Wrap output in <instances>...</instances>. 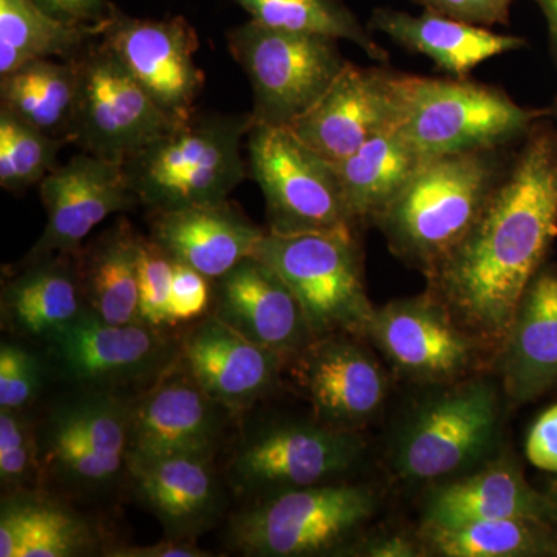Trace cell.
<instances>
[{
  "label": "cell",
  "instance_id": "obj_1",
  "mask_svg": "<svg viewBox=\"0 0 557 557\" xmlns=\"http://www.w3.org/2000/svg\"><path fill=\"white\" fill-rule=\"evenodd\" d=\"M547 119L520 143L474 225L426 276L428 292L480 343L502 346L557 237V127Z\"/></svg>",
  "mask_w": 557,
  "mask_h": 557
},
{
  "label": "cell",
  "instance_id": "obj_2",
  "mask_svg": "<svg viewBox=\"0 0 557 557\" xmlns=\"http://www.w3.org/2000/svg\"><path fill=\"white\" fill-rule=\"evenodd\" d=\"M518 148L424 160L375 220L388 249L428 276L474 225Z\"/></svg>",
  "mask_w": 557,
  "mask_h": 557
},
{
  "label": "cell",
  "instance_id": "obj_3",
  "mask_svg": "<svg viewBox=\"0 0 557 557\" xmlns=\"http://www.w3.org/2000/svg\"><path fill=\"white\" fill-rule=\"evenodd\" d=\"M251 112L197 113L124 163L138 203L152 212L220 203L248 177L242 143Z\"/></svg>",
  "mask_w": 557,
  "mask_h": 557
},
{
  "label": "cell",
  "instance_id": "obj_4",
  "mask_svg": "<svg viewBox=\"0 0 557 557\" xmlns=\"http://www.w3.org/2000/svg\"><path fill=\"white\" fill-rule=\"evenodd\" d=\"M548 109L523 108L504 89L468 78H429L406 73V106L399 129L424 159L512 149Z\"/></svg>",
  "mask_w": 557,
  "mask_h": 557
},
{
  "label": "cell",
  "instance_id": "obj_5",
  "mask_svg": "<svg viewBox=\"0 0 557 557\" xmlns=\"http://www.w3.org/2000/svg\"><path fill=\"white\" fill-rule=\"evenodd\" d=\"M366 485L330 482L258 498L231 518L226 541L239 555L304 557L332 555L376 511Z\"/></svg>",
  "mask_w": 557,
  "mask_h": 557
},
{
  "label": "cell",
  "instance_id": "obj_6",
  "mask_svg": "<svg viewBox=\"0 0 557 557\" xmlns=\"http://www.w3.org/2000/svg\"><path fill=\"white\" fill-rule=\"evenodd\" d=\"M256 258L277 271L298 298L314 339L366 338L372 306L355 230L281 236L267 231Z\"/></svg>",
  "mask_w": 557,
  "mask_h": 557
},
{
  "label": "cell",
  "instance_id": "obj_7",
  "mask_svg": "<svg viewBox=\"0 0 557 557\" xmlns=\"http://www.w3.org/2000/svg\"><path fill=\"white\" fill-rule=\"evenodd\" d=\"M228 49L251 84L252 121L293 127L348 64L338 40L248 21L228 33Z\"/></svg>",
  "mask_w": 557,
  "mask_h": 557
},
{
  "label": "cell",
  "instance_id": "obj_8",
  "mask_svg": "<svg viewBox=\"0 0 557 557\" xmlns=\"http://www.w3.org/2000/svg\"><path fill=\"white\" fill-rule=\"evenodd\" d=\"M248 170L265 199L269 233L355 230L335 163L307 146L289 127L252 124Z\"/></svg>",
  "mask_w": 557,
  "mask_h": 557
},
{
  "label": "cell",
  "instance_id": "obj_9",
  "mask_svg": "<svg viewBox=\"0 0 557 557\" xmlns=\"http://www.w3.org/2000/svg\"><path fill=\"white\" fill-rule=\"evenodd\" d=\"M72 143L124 164L180 121L172 120L100 39L79 57Z\"/></svg>",
  "mask_w": 557,
  "mask_h": 557
},
{
  "label": "cell",
  "instance_id": "obj_10",
  "mask_svg": "<svg viewBox=\"0 0 557 557\" xmlns=\"http://www.w3.org/2000/svg\"><path fill=\"white\" fill-rule=\"evenodd\" d=\"M500 399L490 381H469L431 399L409 418L392 467L410 482L448 478L482 460L497 437Z\"/></svg>",
  "mask_w": 557,
  "mask_h": 557
},
{
  "label": "cell",
  "instance_id": "obj_11",
  "mask_svg": "<svg viewBox=\"0 0 557 557\" xmlns=\"http://www.w3.org/2000/svg\"><path fill=\"white\" fill-rule=\"evenodd\" d=\"M366 453L358 431L319 423H274L242 440L230 463L234 490L258 498L338 482Z\"/></svg>",
  "mask_w": 557,
  "mask_h": 557
},
{
  "label": "cell",
  "instance_id": "obj_12",
  "mask_svg": "<svg viewBox=\"0 0 557 557\" xmlns=\"http://www.w3.org/2000/svg\"><path fill=\"white\" fill-rule=\"evenodd\" d=\"M46 344L54 368L84 391L156 381L180 354L166 330L143 322L112 324L90 309Z\"/></svg>",
  "mask_w": 557,
  "mask_h": 557
},
{
  "label": "cell",
  "instance_id": "obj_13",
  "mask_svg": "<svg viewBox=\"0 0 557 557\" xmlns=\"http://www.w3.org/2000/svg\"><path fill=\"white\" fill-rule=\"evenodd\" d=\"M98 28L101 42L172 120L196 112L205 73L196 62L199 36L185 17L138 20L112 3Z\"/></svg>",
  "mask_w": 557,
  "mask_h": 557
},
{
  "label": "cell",
  "instance_id": "obj_14",
  "mask_svg": "<svg viewBox=\"0 0 557 557\" xmlns=\"http://www.w3.org/2000/svg\"><path fill=\"white\" fill-rule=\"evenodd\" d=\"M366 338L399 373L428 384H448L467 375L482 344L429 292L375 309Z\"/></svg>",
  "mask_w": 557,
  "mask_h": 557
},
{
  "label": "cell",
  "instance_id": "obj_15",
  "mask_svg": "<svg viewBox=\"0 0 557 557\" xmlns=\"http://www.w3.org/2000/svg\"><path fill=\"white\" fill-rule=\"evenodd\" d=\"M405 106L406 73L348 62L324 97L289 129L325 159L339 161L375 135L398 127Z\"/></svg>",
  "mask_w": 557,
  "mask_h": 557
},
{
  "label": "cell",
  "instance_id": "obj_16",
  "mask_svg": "<svg viewBox=\"0 0 557 557\" xmlns=\"http://www.w3.org/2000/svg\"><path fill=\"white\" fill-rule=\"evenodd\" d=\"M225 408L209 397L180 359L131 403L127 467L153 458H212L222 440Z\"/></svg>",
  "mask_w": 557,
  "mask_h": 557
},
{
  "label": "cell",
  "instance_id": "obj_17",
  "mask_svg": "<svg viewBox=\"0 0 557 557\" xmlns=\"http://www.w3.org/2000/svg\"><path fill=\"white\" fill-rule=\"evenodd\" d=\"M46 228L25 260L78 255L95 226L116 212L137 207L124 164L81 152L40 183Z\"/></svg>",
  "mask_w": 557,
  "mask_h": 557
},
{
  "label": "cell",
  "instance_id": "obj_18",
  "mask_svg": "<svg viewBox=\"0 0 557 557\" xmlns=\"http://www.w3.org/2000/svg\"><path fill=\"white\" fill-rule=\"evenodd\" d=\"M355 336L314 339L296 357V379L319 423L358 431L379 413L387 394L386 373Z\"/></svg>",
  "mask_w": 557,
  "mask_h": 557
},
{
  "label": "cell",
  "instance_id": "obj_19",
  "mask_svg": "<svg viewBox=\"0 0 557 557\" xmlns=\"http://www.w3.org/2000/svg\"><path fill=\"white\" fill-rule=\"evenodd\" d=\"M211 314L285 361L299 357L314 341L295 293L256 256L215 278Z\"/></svg>",
  "mask_w": 557,
  "mask_h": 557
},
{
  "label": "cell",
  "instance_id": "obj_20",
  "mask_svg": "<svg viewBox=\"0 0 557 557\" xmlns=\"http://www.w3.org/2000/svg\"><path fill=\"white\" fill-rule=\"evenodd\" d=\"M178 359L200 387L231 412L269 397L285 359L207 314L178 341Z\"/></svg>",
  "mask_w": 557,
  "mask_h": 557
},
{
  "label": "cell",
  "instance_id": "obj_21",
  "mask_svg": "<svg viewBox=\"0 0 557 557\" xmlns=\"http://www.w3.org/2000/svg\"><path fill=\"white\" fill-rule=\"evenodd\" d=\"M135 496L163 527L166 537L196 541L225 508L212 458L175 456L127 467Z\"/></svg>",
  "mask_w": 557,
  "mask_h": 557
},
{
  "label": "cell",
  "instance_id": "obj_22",
  "mask_svg": "<svg viewBox=\"0 0 557 557\" xmlns=\"http://www.w3.org/2000/svg\"><path fill=\"white\" fill-rule=\"evenodd\" d=\"M152 214L150 239L172 260L185 263L211 281L255 255L267 234L230 200Z\"/></svg>",
  "mask_w": 557,
  "mask_h": 557
},
{
  "label": "cell",
  "instance_id": "obj_23",
  "mask_svg": "<svg viewBox=\"0 0 557 557\" xmlns=\"http://www.w3.org/2000/svg\"><path fill=\"white\" fill-rule=\"evenodd\" d=\"M498 372L516 405L533 401L557 383V267L545 263L525 289L500 346Z\"/></svg>",
  "mask_w": 557,
  "mask_h": 557
},
{
  "label": "cell",
  "instance_id": "obj_24",
  "mask_svg": "<svg viewBox=\"0 0 557 557\" xmlns=\"http://www.w3.org/2000/svg\"><path fill=\"white\" fill-rule=\"evenodd\" d=\"M370 28L383 33L410 53L426 57L453 78H468L469 73L483 62L527 47V40L519 36L500 35L482 25L429 10L410 14L376 9Z\"/></svg>",
  "mask_w": 557,
  "mask_h": 557
},
{
  "label": "cell",
  "instance_id": "obj_25",
  "mask_svg": "<svg viewBox=\"0 0 557 557\" xmlns=\"http://www.w3.org/2000/svg\"><path fill=\"white\" fill-rule=\"evenodd\" d=\"M86 310L72 255L25 260L21 273L2 287V327L22 338L47 343Z\"/></svg>",
  "mask_w": 557,
  "mask_h": 557
},
{
  "label": "cell",
  "instance_id": "obj_26",
  "mask_svg": "<svg viewBox=\"0 0 557 557\" xmlns=\"http://www.w3.org/2000/svg\"><path fill=\"white\" fill-rule=\"evenodd\" d=\"M557 520L552 497L528 485L511 463H497L468 479L437 487L429 497L424 525H458L479 520Z\"/></svg>",
  "mask_w": 557,
  "mask_h": 557
},
{
  "label": "cell",
  "instance_id": "obj_27",
  "mask_svg": "<svg viewBox=\"0 0 557 557\" xmlns=\"http://www.w3.org/2000/svg\"><path fill=\"white\" fill-rule=\"evenodd\" d=\"M420 150L399 127L366 141L354 153L335 163L341 190L355 225L375 223L397 199L424 163Z\"/></svg>",
  "mask_w": 557,
  "mask_h": 557
},
{
  "label": "cell",
  "instance_id": "obj_28",
  "mask_svg": "<svg viewBox=\"0 0 557 557\" xmlns=\"http://www.w3.org/2000/svg\"><path fill=\"white\" fill-rule=\"evenodd\" d=\"M141 236L119 219L75 255L87 307L112 324H135L138 313V263Z\"/></svg>",
  "mask_w": 557,
  "mask_h": 557
},
{
  "label": "cell",
  "instance_id": "obj_29",
  "mask_svg": "<svg viewBox=\"0 0 557 557\" xmlns=\"http://www.w3.org/2000/svg\"><path fill=\"white\" fill-rule=\"evenodd\" d=\"M76 97L75 60L42 58L0 76V108L60 141L72 143Z\"/></svg>",
  "mask_w": 557,
  "mask_h": 557
},
{
  "label": "cell",
  "instance_id": "obj_30",
  "mask_svg": "<svg viewBox=\"0 0 557 557\" xmlns=\"http://www.w3.org/2000/svg\"><path fill=\"white\" fill-rule=\"evenodd\" d=\"M98 39V24L69 25L33 0H0V76L42 58L75 60Z\"/></svg>",
  "mask_w": 557,
  "mask_h": 557
},
{
  "label": "cell",
  "instance_id": "obj_31",
  "mask_svg": "<svg viewBox=\"0 0 557 557\" xmlns=\"http://www.w3.org/2000/svg\"><path fill=\"white\" fill-rule=\"evenodd\" d=\"M547 522L527 519L479 520L458 525H424L428 548L448 557L557 555Z\"/></svg>",
  "mask_w": 557,
  "mask_h": 557
},
{
  "label": "cell",
  "instance_id": "obj_32",
  "mask_svg": "<svg viewBox=\"0 0 557 557\" xmlns=\"http://www.w3.org/2000/svg\"><path fill=\"white\" fill-rule=\"evenodd\" d=\"M252 21L276 30L348 40L370 60L388 61L387 50L373 39L343 0H234Z\"/></svg>",
  "mask_w": 557,
  "mask_h": 557
},
{
  "label": "cell",
  "instance_id": "obj_33",
  "mask_svg": "<svg viewBox=\"0 0 557 557\" xmlns=\"http://www.w3.org/2000/svg\"><path fill=\"white\" fill-rule=\"evenodd\" d=\"M28 534L20 557H79L104 549L97 527L57 498L25 491Z\"/></svg>",
  "mask_w": 557,
  "mask_h": 557
},
{
  "label": "cell",
  "instance_id": "obj_34",
  "mask_svg": "<svg viewBox=\"0 0 557 557\" xmlns=\"http://www.w3.org/2000/svg\"><path fill=\"white\" fill-rule=\"evenodd\" d=\"M64 141L0 108V186L21 193L42 183L58 168Z\"/></svg>",
  "mask_w": 557,
  "mask_h": 557
},
{
  "label": "cell",
  "instance_id": "obj_35",
  "mask_svg": "<svg viewBox=\"0 0 557 557\" xmlns=\"http://www.w3.org/2000/svg\"><path fill=\"white\" fill-rule=\"evenodd\" d=\"M38 434L24 410L0 409V483L3 493L35 490L42 478Z\"/></svg>",
  "mask_w": 557,
  "mask_h": 557
},
{
  "label": "cell",
  "instance_id": "obj_36",
  "mask_svg": "<svg viewBox=\"0 0 557 557\" xmlns=\"http://www.w3.org/2000/svg\"><path fill=\"white\" fill-rule=\"evenodd\" d=\"M174 260L157 242L141 237L138 263L139 321L150 327H172L170 299Z\"/></svg>",
  "mask_w": 557,
  "mask_h": 557
},
{
  "label": "cell",
  "instance_id": "obj_37",
  "mask_svg": "<svg viewBox=\"0 0 557 557\" xmlns=\"http://www.w3.org/2000/svg\"><path fill=\"white\" fill-rule=\"evenodd\" d=\"M42 364L33 351L3 341L0 346V409L24 410L42 387Z\"/></svg>",
  "mask_w": 557,
  "mask_h": 557
},
{
  "label": "cell",
  "instance_id": "obj_38",
  "mask_svg": "<svg viewBox=\"0 0 557 557\" xmlns=\"http://www.w3.org/2000/svg\"><path fill=\"white\" fill-rule=\"evenodd\" d=\"M212 295H214V281L185 263L174 260L170 299L172 327L211 313Z\"/></svg>",
  "mask_w": 557,
  "mask_h": 557
},
{
  "label": "cell",
  "instance_id": "obj_39",
  "mask_svg": "<svg viewBox=\"0 0 557 557\" xmlns=\"http://www.w3.org/2000/svg\"><path fill=\"white\" fill-rule=\"evenodd\" d=\"M424 10L445 14L469 24L493 27L507 25L515 0H413Z\"/></svg>",
  "mask_w": 557,
  "mask_h": 557
},
{
  "label": "cell",
  "instance_id": "obj_40",
  "mask_svg": "<svg viewBox=\"0 0 557 557\" xmlns=\"http://www.w3.org/2000/svg\"><path fill=\"white\" fill-rule=\"evenodd\" d=\"M28 534L25 491L9 493L0 507V557H20Z\"/></svg>",
  "mask_w": 557,
  "mask_h": 557
},
{
  "label": "cell",
  "instance_id": "obj_41",
  "mask_svg": "<svg viewBox=\"0 0 557 557\" xmlns=\"http://www.w3.org/2000/svg\"><path fill=\"white\" fill-rule=\"evenodd\" d=\"M525 453L533 467L557 472V405L545 410L531 428Z\"/></svg>",
  "mask_w": 557,
  "mask_h": 557
},
{
  "label": "cell",
  "instance_id": "obj_42",
  "mask_svg": "<svg viewBox=\"0 0 557 557\" xmlns=\"http://www.w3.org/2000/svg\"><path fill=\"white\" fill-rule=\"evenodd\" d=\"M53 20L69 25H97L108 16L110 0H33Z\"/></svg>",
  "mask_w": 557,
  "mask_h": 557
},
{
  "label": "cell",
  "instance_id": "obj_43",
  "mask_svg": "<svg viewBox=\"0 0 557 557\" xmlns=\"http://www.w3.org/2000/svg\"><path fill=\"white\" fill-rule=\"evenodd\" d=\"M106 557H211L215 556L200 548L196 541L166 537L157 544L131 545L112 544L101 553Z\"/></svg>",
  "mask_w": 557,
  "mask_h": 557
},
{
  "label": "cell",
  "instance_id": "obj_44",
  "mask_svg": "<svg viewBox=\"0 0 557 557\" xmlns=\"http://www.w3.org/2000/svg\"><path fill=\"white\" fill-rule=\"evenodd\" d=\"M359 552H362L359 555L370 557H413L418 555L416 545L409 539L401 536L375 539Z\"/></svg>",
  "mask_w": 557,
  "mask_h": 557
},
{
  "label": "cell",
  "instance_id": "obj_45",
  "mask_svg": "<svg viewBox=\"0 0 557 557\" xmlns=\"http://www.w3.org/2000/svg\"><path fill=\"white\" fill-rule=\"evenodd\" d=\"M548 25L549 49L557 65V0H534Z\"/></svg>",
  "mask_w": 557,
  "mask_h": 557
},
{
  "label": "cell",
  "instance_id": "obj_46",
  "mask_svg": "<svg viewBox=\"0 0 557 557\" xmlns=\"http://www.w3.org/2000/svg\"><path fill=\"white\" fill-rule=\"evenodd\" d=\"M548 119H553L557 123V97L553 101L552 108L548 109Z\"/></svg>",
  "mask_w": 557,
  "mask_h": 557
},
{
  "label": "cell",
  "instance_id": "obj_47",
  "mask_svg": "<svg viewBox=\"0 0 557 557\" xmlns=\"http://www.w3.org/2000/svg\"><path fill=\"white\" fill-rule=\"evenodd\" d=\"M552 500L555 502L556 507H557V485L555 487V494H553V496H552Z\"/></svg>",
  "mask_w": 557,
  "mask_h": 557
}]
</instances>
